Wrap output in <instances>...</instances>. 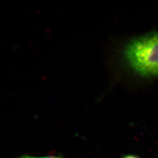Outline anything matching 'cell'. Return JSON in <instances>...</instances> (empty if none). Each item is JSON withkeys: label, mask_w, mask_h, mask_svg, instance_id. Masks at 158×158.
Wrapping results in <instances>:
<instances>
[{"label": "cell", "mask_w": 158, "mask_h": 158, "mask_svg": "<svg viewBox=\"0 0 158 158\" xmlns=\"http://www.w3.org/2000/svg\"><path fill=\"white\" fill-rule=\"evenodd\" d=\"M123 158H139L133 155H128L123 157Z\"/></svg>", "instance_id": "3957f363"}, {"label": "cell", "mask_w": 158, "mask_h": 158, "mask_svg": "<svg viewBox=\"0 0 158 158\" xmlns=\"http://www.w3.org/2000/svg\"><path fill=\"white\" fill-rule=\"evenodd\" d=\"M122 57L134 73L144 78L158 76V32L134 37L126 44Z\"/></svg>", "instance_id": "6da1fadb"}, {"label": "cell", "mask_w": 158, "mask_h": 158, "mask_svg": "<svg viewBox=\"0 0 158 158\" xmlns=\"http://www.w3.org/2000/svg\"><path fill=\"white\" fill-rule=\"evenodd\" d=\"M18 158H61L60 157L53 156H50L41 157H36L30 156H21L20 157Z\"/></svg>", "instance_id": "7a4b0ae2"}]
</instances>
